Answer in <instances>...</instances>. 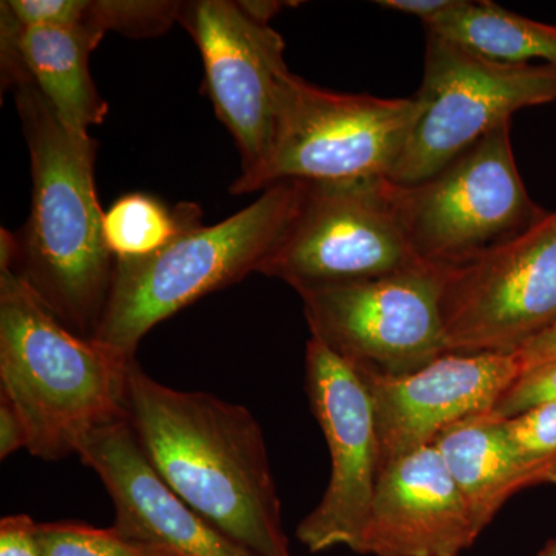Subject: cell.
Wrapping results in <instances>:
<instances>
[{"label":"cell","instance_id":"6da1fadb","mask_svg":"<svg viewBox=\"0 0 556 556\" xmlns=\"http://www.w3.org/2000/svg\"><path fill=\"white\" fill-rule=\"evenodd\" d=\"M127 422L172 492L257 556H292L262 427L243 405L175 390L137 361L126 379Z\"/></svg>","mask_w":556,"mask_h":556},{"label":"cell","instance_id":"7a4b0ae2","mask_svg":"<svg viewBox=\"0 0 556 556\" xmlns=\"http://www.w3.org/2000/svg\"><path fill=\"white\" fill-rule=\"evenodd\" d=\"M16 108L30 150L31 208L5 269L65 328L94 339L115 270L94 182L97 141L68 130L33 84L17 87Z\"/></svg>","mask_w":556,"mask_h":556},{"label":"cell","instance_id":"3957f363","mask_svg":"<svg viewBox=\"0 0 556 556\" xmlns=\"http://www.w3.org/2000/svg\"><path fill=\"white\" fill-rule=\"evenodd\" d=\"M134 361L70 331L20 276L0 269V396L20 413L33 456L76 455L91 431L127 420Z\"/></svg>","mask_w":556,"mask_h":556},{"label":"cell","instance_id":"277c9868","mask_svg":"<svg viewBox=\"0 0 556 556\" xmlns=\"http://www.w3.org/2000/svg\"><path fill=\"white\" fill-rule=\"evenodd\" d=\"M300 193L302 181L277 182L218 225L189 230L149 257L116 260L93 340L135 358L141 340L161 321L258 273L294 217Z\"/></svg>","mask_w":556,"mask_h":556},{"label":"cell","instance_id":"5b68a950","mask_svg":"<svg viewBox=\"0 0 556 556\" xmlns=\"http://www.w3.org/2000/svg\"><path fill=\"white\" fill-rule=\"evenodd\" d=\"M417 116L415 98L320 89L289 72L278 98L276 135L266 160L230 186L233 195L281 181L334 182L388 178Z\"/></svg>","mask_w":556,"mask_h":556},{"label":"cell","instance_id":"8992f818","mask_svg":"<svg viewBox=\"0 0 556 556\" xmlns=\"http://www.w3.org/2000/svg\"><path fill=\"white\" fill-rule=\"evenodd\" d=\"M394 203L420 262L452 268L481 257L536 225L547 212L522 185L510 123L416 185L393 182Z\"/></svg>","mask_w":556,"mask_h":556},{"label":"cell","instance_id":"52a82bcc","mask_svg":"<svg viewBox=\"0 0 556 556\" xmlns=\"http://www.w3.org/2000/svg\"><path fill=\"white\" fill-rule=\"evenodd\" d=\"M417 116L390 181L416 185L477 144L514 113L556 102V67L501 64L427 31Z\"/></svg>","mask_w":556,"mask_h":556},{"label":"cell","instance_id":"ba28073f","mask_svg":"<svg viewBox=\"0 0 556 556\" xmlns=\"http://www.w3.org/2000/svg\"><path fill=\"white\" fill-rule=\"evenodd\" d=\"M444 268L298 289L311 338L358 375L399 378L447 354L441 318Z\"/></svg>","mask_w":556,"mask_h":556},{"label":"cell","instance_id":"9c48e42d","mask_svg":"<svg viewBox=\"0 0 556 556\" xmlns=\"http://www.w3.org/2000/svg\"><path fill=\"white\" fill-rule=\"evenodd\" d=\"M426 265L409 247L393 181H302L294 217L258 273L295 291Z\"/></svg>","mask_w":556,"mask_h":556},{"label":"cell","instance_id":"30bf717a","mask_svg":"<svg viewBox=\"0 0 556 556\" xmlns=\"http://www.w3.org/2000/svg\"><path fill=\"white\" fill-rule=\"evenodd\" d=\"M448 353L514 354L556 325V212L481 257L444 268Z\"/></svg>","mask_w":556,"mask_h":556},{"label":"cell","instance_id":"8fae6325","mask_svg":"<svg viewBox=\"0 0 556 556\" xmlns=\"http://www.w3.org/2000/svg\"><path fill=\"white\" fill-rule=\"evenodd\" d=\"M305 386L327 439L331 473L324 497L295 536L311 554L338 546L357 554L380 473L371 396L356 369L313 338L306 345Z\"/></svg>","mask_w":556,"mask_h":556},{"label":"cell","instance_id":"7c38bea8","mask_svg":"<svg viewBox=\"0 0 556 556\" xmlns=\"http://www.w3.org/2000/svg\"><path fill=\"white\" fill-rule=\"evenodd\" d=\"M178 22L199 47L204 89L236 139L240 177H248L262 166L276 135L281 83L291 72L283 39L230 0L181 2Z\"/></svg>","mask_w":556,"mask_h":556},{"label":"cell","instance_id":"4fadbf2b","mask_svg":"<svg viewBox=\"0 0 556 556\" xmlns=\"http://www.w3.org/2000/svg\"><path fill=\"white\" fill-rule=\"evenodd\" d=\"M521 371L515 354L447 353L399 378L361 376L375 409L380 470L460 420L490 413Z\"/></svg>","mask_w":556,"mask_h":556},{"label":"cell","instance_id":"5bb4252c","mask_svg":"<svg viewBox=\"0 0 556 556\" xmlns=\"http://www.w3.org/2000/svg\"><path fill=\"white\" fill-rule=\"evenodd\" d=\"M79 459L100 477L115 507V529L166 556H257L212 526L161 481L127 420L91 431Z\"/></svg>","mask_w":556,"mask_h":556},{"label":"cell","instance_id":"9a60e30c","mask_svg":"<svg viewBox=\"0 0 556 556\" xmlns=\"http://www.w3.org/2000/svg\"><path fill=\"white\" fill-rule=\"evenodd\" d=\"M479 535L444 457L431 444L380 470L357 554L460 556Z\"/></svg>","mask_w":556,"mask_h":556},{"label":"cell","instance_id":"2e32d148","mask_svg":"<svg viewBox=\"0 0 556 556\" xmlns=\"http://www.w3.org/2000/svg\"><path fill=\"white\" fill-rule=\"evenodd\" d=\"M100 36L80 28L24 27L0 3L2 86L38 87L58 119L73 134L104 123L108 101L90 76L89 58Z\"/></svg>","mask_w":556,"mask_h":556},{"label":"cell","instance_id":"e0dca14e","mask_svg":"<svg viewBox=\"0 0 556 556\" xmlns=\"http://www.w3.org/2000/svg\"><path fill=\"white\" fill-rule=\"evenodd\" d=\"M481 533L511 496L529 486L556 482V456L522 455L503 419L486 415L460 420L433 442Z\"/></svg>","mask_w":556,"mask_h":556},{"label":"cell","instance_id":"ac0fdd59","mask_svg":"<svg viewBox=\"0 0 556 556\" xmlns=\"http://www.w3.org/2000/svg\"><path fill=\"white\" fill-rule=\"evenodd\" d=\"M426 30L453 40L501 64H543L556 67V27L527 20L490 0H455L427 22Z\"/></svg>","mask_w":556,"mask_h":556},{"label":"cell","instance_id":"d6986e66","mask_svg":"<svg viewBox=\"0 0 556 556\" xmlns=\"http://www.w3.org/2000/svg\"><path fill=\"white\" fill-rule=\"evenodd\" d=\"M200 226L201 208L197 204L169 208L146 193L121 197L104 212L105 243L115 262L149 257Z\"/></svg>","mask_w":556,"mask_h":556},{"label":"cell","instance_id":"ffe728a7","mask_svg":"<svg viewBox=\"0 0 556 556\" xmlns=\"http://www.w3.org/2000/svg\"><path fill=\"white\" fill-rule=\"evenodd\" d=\"M181 2L172 0H87L84 30L104 38L116 31L130 38H152L178 22Z\"/></svg>","mask_w":556,"mask_h":556},{"label":"cell","instance_id":"44dd1931","mask_svg":"<svg viewBox=\"0 0 556 556\" xmlns=\"http://www.w3.org/2000/svg\"><path fill=\"white\" fill-rule=\"evenodd\" d=\"M43 556H166L159 548L137 543L118 529H97L83 522L38 525Z\"/></svg>","mask_w":556,"mask_h":556},{"label":"cell","instance_id":"7402d4cb","mask_svg":"<svg viewBox=\"0 0 556 556\" xmlns=\"http://www.w3.org/2000/svg\"><path fill=\"white\" fill-rule=\"evenodd\" d=\"M546 404H556V361L521 371L501 394L489 415L496 419H511Z\"/></svg>","mask_w":556,"mask_h":556},{"label":"cell","instance_id":"603a6c76","mask_svg":"<svg viewBox=\"0 0 556 556\" xmlns=\"http://www.w3.org/2000/svg\"><path fill=\"white\" fill-rule=\"evenodd\" d=\"M515 447L533 459L556 456V404L540 405L511 419H503Z\"/></svg>","mask_w":556,"mask_h":556},{"label":"cell","instance_id":"cb8c5ba5","mask_svg":"<svg viewBox=\"0 0 556 556\" xmlns=\"http://www.w3.org/2000/svg\"><path fill=\"white\" fill-rule=\"evenodd\" d=\"M0 556H43L38 525L27 515H11L0 521Z\"/></svg>","mask_w":556,"mask_h":556},{"label":"cell","instance_id":"d4e9b609","mask_svg":"<svg viewBox=\"0 0 556 556\" xmlns=\"http://www.w3.org/2000/svg\"><path fill=\"white\" fill-rule=\"evenodd\" d=\"M20 448H27V431L9 399L0 396V457L5 459Z\"/></svg>","mask_w":556,"mask_h":556},{"label":"cell","instance_id":"484cf974","mask_svg":"<svg viewBox=\"0 0 556 556\" xmlns=\"http://www.w3.org/2000/svg\"><path fill=\"white\" fill-rule=\"evenodd\" d=\"M514 354L518 357L522 371L536 367V365L546 364V362L556 361V325L548 328L547 331L541 332Z\"/></svg>","mask_w":556,"mask_h":556},{"label":"cell","instance_id":"4316f807","mask_svg":"<svg viewBox=\"0 0 556 556\" xmlns=\"http://www.w3.org/2000/svg\"><path fill=\"white\" fill-rule=\"evenodd\" d=\"M453 3L455 0H379L378 5L382 9L409 14V16H417L424 24H427L447 11Z\"/></svg>","mask_w":556,"mask_h":556},{"label":"cell","instance_id":"83f0119b","mask_svg":"<svg viewBox=\"0 0 556 556\" xmlns=\"http://www.w3.org/2000/svg\"><path fill=\"white\" fill-rule=\"evenodd\" d=\"M241 9H243L244 13L248 16H251L252 20L262 22V24L269 25V21L273 20L274 16L283 9L285 3L281 2H239Z\"/></svg>","mask_w":556,"mask_h":556},{"label":"cell","instance_id":"f1b7e54d","mask_svg":"<svg viewBox=\"0 0 556 556\" xmlns=\"http://www.w3.org/2000/svg\"><path fill=\"white\" fill-rule=\"evenodd\" d=\"M538 556H556V540H551Z\"/></svg>","mask_w":556,"mask_h":556}]
</instances>
